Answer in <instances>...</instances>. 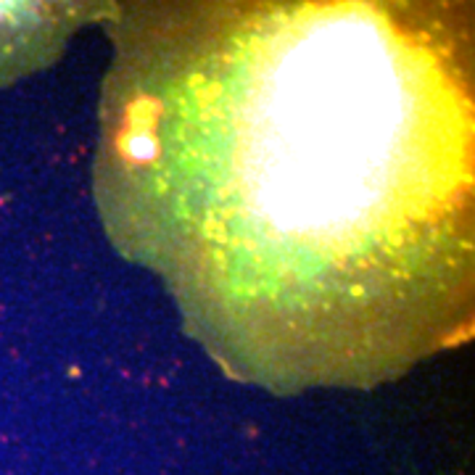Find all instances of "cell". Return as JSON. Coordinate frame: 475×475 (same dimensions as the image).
<instances>
[{
	"instance_id": "cell-1",
	"label": "cell",
	"mask_w": 475,
	"mask_h": 475,
	"mask_svg": "<svg viewBox=\"0 0 475 475\" xmlns=\"http://www.w3.org/2000/svg\"><path fill=\"white\" fill-rule=\"evenodd\" d=\"M35 16L22 6H0V74L19 61V51Z\"/></svg>"
}]
</instances>
